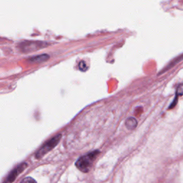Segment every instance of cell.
<instances>
[{"mask_svg":"<svg viewBox=\"0 0 183 183\" xmlns=\"http://www.w3.org/2000/svg\"><path fill=\"white\" fill-rule=\"evenodd\" d=\"M99 153V151L95 150L81 157L76 162V167L82 172H88L91 170L92 164Z\"/></svg>","mask_w":183,"mask_h":183,"instance_id":"cell-1","label":"cell"},{"mask_svg":"<svg viewBox=\"0 0 183 183\" xmlns=\"http://www.w3.org/2000/svg\"><path fill=\"white\" fill-rule=\"evenodd\" d=\"M61 137L62 135L60 134H59L57 135H56V136H54V137H52V138L49 140V141H47L36 153V155H35L36 156V158H42V157L44 156L47 153H48L52 149H54L57 144L59 143Z\"/></svg>","mask_w":183,"mask_h":183,"instance_id":"cell-2","label":"cell"},{"mask_svg":"<svg viewBox=\"0 0 183 183\" xmlns=\"http://www.w3.org/2000/svg\"><path fill=\"white\" fill-rule=\"evenodd\" d=\"M44 47H45L44 45H42V42H25L20 44L21 50L24 52H32Z\"/></svg>","mask_w":183,"mask_h":183,"instance_id":"cell-3","label":"cell"},{"mask_svg":"<svg viewBox=\"0 0 183 183\" xmlns=\"http://www.w3.org/2000/svg\"><path fill=\"white\" fill-rule=\"evenodd\" d=\"M27 167V164L26 162H22V164H20V165H18L17 167H15L10 173H9L8 177H7V179L4 180V182L3 183L13 182L15 180L16 177H17L21 172H23Z\"/></svg>","mask_w":183,"mask_h":183,"instance_id":"cell-4","label":"cell"},{"mask_svg":"<svg viewBox=\"0 0 183 183\" xmlns=\"http://www.w3.org/2000/svg\"><path fill=\"white\" fill-rule=\"evenodd\" d=\"M49 58V55L43 54H41V55L33 57L30 58L29 59V61L32 63H41V62H43L47 61Z\"/></svg>","mask_w":183,"mask_h":183,"instance_id":"cell-5","label":"cell"},{"mask_svg":"<svg viewBox=\"0 0 183 183\" xmlns=\"http://www.w3.org/2000/svg\"><path fill=\"white\" fill-rule=\"evenodd\" d=\"M125 125L129 130H134L137 125V121L135 117H129L126 120Z\"/></svg>","mask_w":183,"mask_h":183,"instance_id":"cell-6","label":"cell"},{"mask_svg":"<svg viewBox=\"0 0 183 183\" xmlns=\"http://www.w3.org/2000/svg\"><path fill=\"white\" fill-rule=\"evenodd\" d=\"M183 95V83L180 84L177 87V90H176V96H182Z\"/></svg>","mask_w":183,"mask_h":183,"instance_id":"cell-7","label":"cell"},{"mask_svg":"<svg viewBox=\"0 0 183 183\" xmlns=\"http://www.w3.org/2000/svg\"><path fill=\"white\" fill-rule=\"evenodd\" d=\"M79 69L81 71H82V72H85V71L87 70V64L85 61L80 62V64H79Z\"/></svg>","mask_w":183,"mask_h":183,"instance_id":"cell-8","label":"cell"},{"mask_svg":"<svg viewBox=\"0 0 183 183\" xmlns=\"http://www.w3.org/2000/svg\"><path fill=\"white\" fill-rule=\"evenodd\" d=\"M20 183H37V182L32 177H27L25 179H23V180H22V182Z\"/></svg>","mask_w":183,"mask_h":183,"instance_id":"cell-9","label":"cell"}]
</instances>
